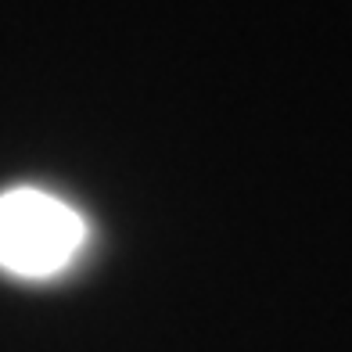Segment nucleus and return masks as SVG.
I'll return each mask as SVG.
<instances>
[{"label": "nucleus", "instance_id": "obj_1", "mask_svg": "<svg viewBox=\"0 0 352 352\" xmlns=\"http://www.w3.org/2000/svg\"><path fill=\"white\" fill-rule=\"evenodd\" d=\"M87 237L76 209L36 187L0 195V270L14 277H51L72 263Z\"/></svg>", "mask_w": 352, "mask_h": 352}]
</instances>
